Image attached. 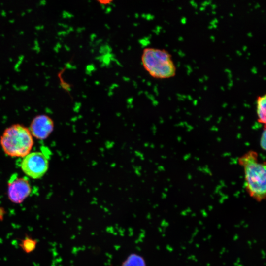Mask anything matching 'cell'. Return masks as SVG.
<instances>
[{
    "mask_svg": "<svg viewBox=\"0 0 266 266\" xmlns=\"http://www.w3.org/2000/svg\"><path fill=\"white\" fill-rule=\"evenodd\" d=\"M243 168L245 188L247 194L257 202L265 200L266 196V166L261 162L257 152L249 150L238 159Z\"/></svg>",
    "mask_w": 266,
    "mask_h": 266,
    "instance_id": "6da1fadb",
    "label": "cell"
},
{
    "mask_svg": "<svg viewBox=\"0 0 266 266\" xmlns=\"http://www.w3.org/2000/svg\"><path fill=\"white\" fill-rule=\"evenodd\" d=\"M0 143L4 152L9 156L24 157L31 151L33 140L29 129L17 124L4 131Z\"/></svg>",
    "mask_w": 266,
    "mask_h": 266,
    "instance_id": "7a4b0ae2",
    "label": "cell"
},
{
    "mask_svg": "<svg viewBox=\"0 0 266 266\" xmlns=\"http://www.w3.org/2000/svg\"><path fill=\"white\" fill-rule=\"evenodd\" d=\"M141 60L145 69L154 78L166 79L175 75L176 67L171 56L165 49L145 48Z\"/></svg>",
    "mask_w": 266,
    "mask_h": 266,
    "instance_id": "3957f363",
    "label": "cell"
},
{
    "mask_svg": "<svg viewBox=\"0 0 266 266\" xmlns=\"http://www.w3.org/2000/svg\"><path fill=\"white\" fill-rule=\"evenodd\" d=\"M47 157L40 152L30 153L23 157L21 167L23 172L33 179L42 177L48 170Z\"/></svg>",
    "mask_w": 266,
    "mask_h": 266,
    "instance_id": "277c9868",
    "label": "cell"
},
{
    "mask_svg": "<svg viewBox=\"0 0 266 266\" xmlns=\"http://www.w3.org/2000/svg\"><path fill=\"white\" fill-rule=\"evenodd\" d=\"M31 192V185L25 178H13L8 182L7 195L9 200L13 203H22Z\"/></svg>",
    "mask_w": 266,
    "mask_h": 266,
    "instance_id": "5b68a950",
    "label": "cell"
},
{
    "mask_svg": "<svg viewBox=\"0 0 266 266\" xmlns=\"http://www.w3.org/2000/svg\"><path fill=\"white\" fill-rule=\"evenodd\" d=\"M54 122L52 119L46 115L35 116L32 121L29 130L33 137L44 140L47 138L53 132Z\"/></svg>",
    "mask_w": 266,
    "mask_h": 266,
    "instance_id": "8992f818",
    "label": "cell"
},
{
    "mask_svg": "<svg viewBox=\"0 0 266 266\" xmlns=\"http://www.w3.org/2000/svg\"><path fill=\"white\" fill-rule=\"evenodd\" d=\"M266 97L259 96L257 100L256 113L258 121L265 126L266 122Z\"/></svg>",
    "mask_w": 266,
    "mask_h": 266,
    "instance_id": "52a82bcc",
    "label": "cell"
},
{
    "mask_svg": "<svg viewBox=\"0 0 266 266\" xmlns=\"http://www.w3.org/2000/svg\"><path fill=\"white\" fill-rule=\"evenodd\" d=\"M122 266H146L142 257L137 254H131L123 263Z\"/></svg>",
    "mask_w": 266,
    "mask_h": 266,
    "instance_id": "ba28073f",
    "label": "cell"
},
{
    "mask_svg": "<svg viewBox=\"0 0 266 266\" xmlns=\"http://www.w3.org/2000/svg\"><path fill=\"white\" fill-rule=\"evenodd\" d=\"M37 241L28 236H26L21 240L20 246L27 253H29L34 250L36 247Z\"/></svg>",
    "mask_w": 266,
    "mask_h": 266,
    "instance_id": "9c48e42d",
    "label": "cell"
},
{
    "mask_svg": "<svg viewBox=\"0 0 266 266\" xmlns=\"http://www.w3.org/2000/svg\"><path fill=\"white\" fill-rule=\"evenodd\" d=\"M266 128L265 127L260 139V145L261 149L264 151L266 150Z\"/></svg>",
    "mask_w": 266,
    "mask_h": 266,
    "instance_id": "30bf717a",
    "label": "cell"
},
{
    "mask_svg": "<svg viewBox=\"0 0 266 266\" xmlns=\"http://www.w3.org/2000/svg\"><path fill=\"white\" fill-rule=\"evenodd\" d=\"M101 5H107L111 3L114 0H95Z\"/></svg>",
    "mask_w": 266,
    "mask_h": 266,
    "instance_id": "8fae6325",
    "label": "cell"
}]
</instances>
